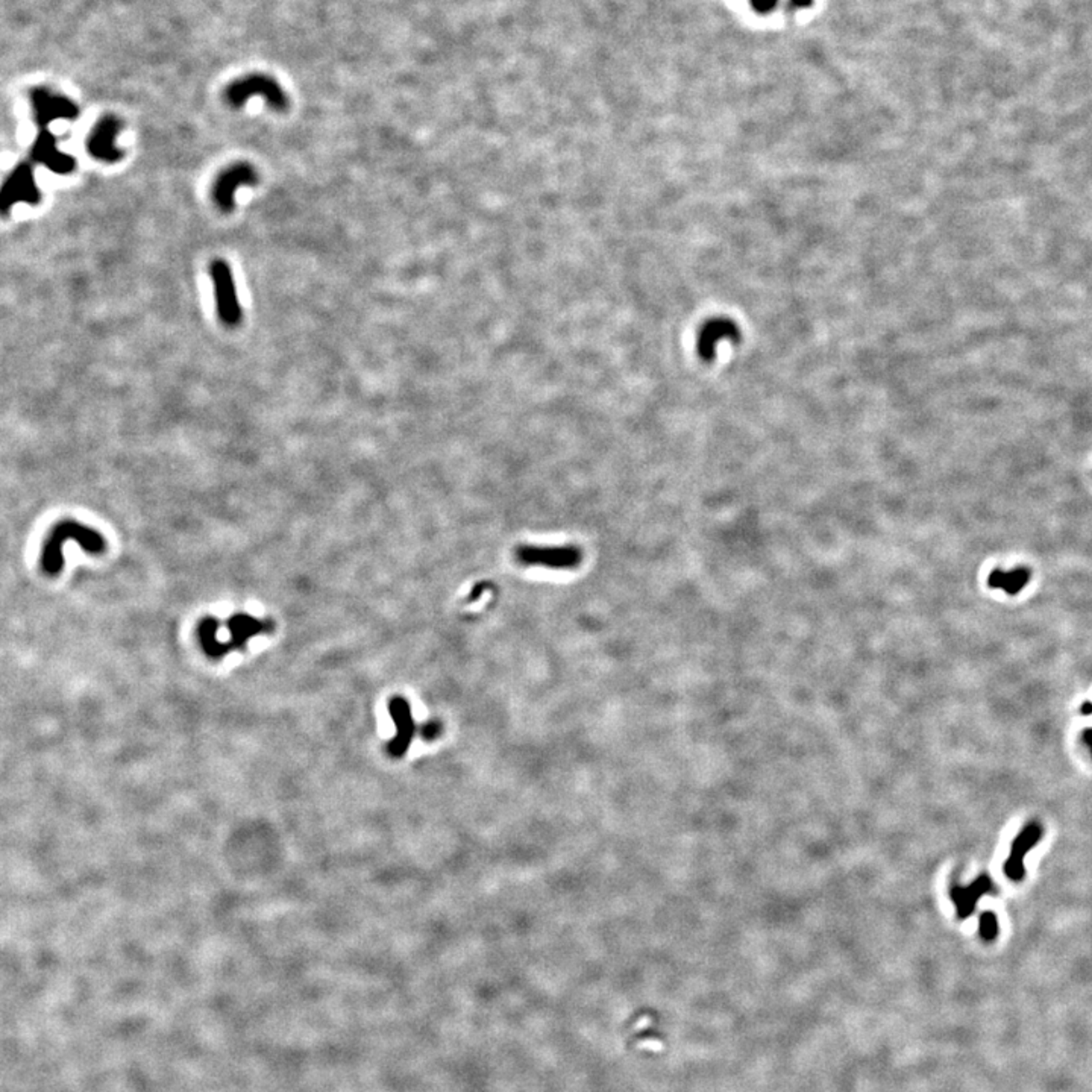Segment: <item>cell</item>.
Wrapping results in <instances>:
<instances>
[{
	"instance_id": "1",
	"label": "cell",
	"mask_w": 1092,
	"mask_h": 1092,
	"mask_svg": "<svg viewBox=\"0 0 1092 1092\" xmlns=\"http://www.w3.org/2000/svg\"><path fill=\"white\" fill-rule=\"evenodd\" d=\"M67 537L75 539L77 542L83 545V548L90 552H100L104 551V539L100 537L99 533L93 531L90 528L83 527L77 522L67 520L61 525L55 528L51 541H47L45 554H43V565L47 573L55 575L62 569V551L61 545Z\"/></svg>"
},
{
	"instance_id": "2",
	"label": "cell",
	"mask_w": 1092,
	"mask_h": 1092,
	"mask_svg": "<svg viewBox=\"0 0 1092 1092\" xmlns=\"http://www.w3.org/2000/svg\"><path fill=\"white\" fill-rule=\"evenodd\" d=\"M210 275L213 280L214 298L219 319L226 327H236L242 321V308L230 264L225 260H214L210 264Z\"/></svg>"
},
{
	"instance_id": "3",
	"label": "cell",
	"mask_w": 1092,
	"mask_h": 1092,
	"mask_svg": "<svg viewBox=\"0 0 1092 1092\" xmlns=\"http://www.w3.org/2000/svg\"><path fill=\"white\" fill-rule=\"evenodd\" d=\"M516 560L524 566H541L548 569H575L583 562V552L577 546H533L524 545L516 550Z\"/></svg>"
},
{
	"instance_id": "4",
	"label": "cell",
	"mask_w": 1092,
	"mask_h": 1092,
	"mask_svg": "<svg viewBox=\"0 0 1092 1092\" xmlns=\"http://www.w3.org/2000/svg\"><path fill=\"white\" fill-rule=\"evenodd\" d=\"M40 200H41V191L37 185L31 166L29 164L17 166L2 185L0 211L2 214H8L13 205H16L19 202L37 205Z\"/></svg>"
},
{
	"instance_id": "5",
	"label": "cell",
	"mask_w": 1092,
	"mask_h": 1092,
	"mask_svg": "<svg viewBox=\"0 0 1092 1092\" xmlns=\"http://www.w3.org/2000/svg\"><path fill=\"white\" fill-rule=\"evenodd\" d=\"M258 183L257 170L248 162H237L223 170L213 185V200L222 213H231L236 206V191L243 185Z\"/></svg>"
},
{
	"instance_id": "6",
	"label": "cell",
	"mask_w": 1092,
	"mask_h": 1092,
	"mask_svg": "<svg viewBox=\"0 0 1092 1092\" xmlns=\"http://www.w3.org/2000/svg\"><path fill=\"white\" fill-rule=\"evenodd\" d=\"M32 160L58 175H69L77 168V160L72 155L61 152L55 138L47 132L37 138L32 147Z\"/></svg>"
},
{
	"instance_id": "7",
	"label": "cell",
	"mask_w": 1092,
	"mask_h": 1092,
	"mask_svg": "<svg viewBox=\"0 0 1092 1092\" xmlns=\"http://www.w3.org/2000/svg\"><path fill=\"white\" fill-rule=\"evenodd\" d=\"M1042 830L1036 823L1025 825L1023 832L1016 836L1012 844L1010 855L1004 863V874L1014 882H1020L1024 877V857L1041 840Z\"/></svg>"
},
{
	"instance_id": "8",
	"label": "cell",
	"mask_w": 1092,
	"mask_h": 1092,
	"mask_svg": "<svg viewBox=\"0 0 1092 1092\" xmlns=\"http://www.w3.org/2000/svg\"><path fill=\"white\" fill-rule=\"evenodd\" d=\"M390 715L397 727V736L390 742L389 751L392 756L402 757L412 743L414 736V721H413L410 706L402 698H393L389 704Z\"/></svg>"
},
{
	"instance_id": "9",
	"label": "cell",
	"mask_w": 1092,
	"mask_h": 1092,
	"mask_svg": "<svg viewBox=\"0 0 1092 1092\" xmlns=\"http://www.w3.org/2000/svg\"><path fill=\"white\" fill-rule=\"evenodd\" d=\"M119 132V123L115 120H105L100 123L98 130L93 132L88 140V152L94 160L102 162H117L123 158V152L115 147V136Z\"/></svg>"
},
{
	"instance_id": "10",
	"label": "cell",
	"mask_w": 1092,
	"mask_h": 1092,
	"mask_svg": "<svg viewBox=\"0 0 1092 1092\" xmlns=\"http://www.w3.org/2000/svg\"><path fill=\"white\" fill-rule=\"evenodd\" d=\"M991 891H993V883H991V879L988 876L978 877L974 883H971L968 887H953L951 892H950V897H951V902L955 903L959 918L965 919V918L970 917L971 914L976 909L978 898L982 895L991 892Z\"/></svg>"
},
{
	"instance_id": "11",
	"label": "cell",
	"mask_w": 1092,
	"mask_h": 1092,
	"mask_svg": "<svg viewBox=\"0 0 1092 1092\" xmlns=\"http://www.w3.org/2000/svg\"><path fill=\"white\" fill-rule=\"evenodd\" d=\"M1031 577V569L1024 567V566L1015 567L1012 571L993 569V573H989L988 586L991 589H1001L1008 595H1016L1029 584Z\"/></svg>"
},
{
	"instance_id": "12",
	"label": "cell",
	"mask_w": 1092,
	"mask_h": 1092,
	"mask_svg": "<svg viewBox=\"0 0 1092 1092\" xmlns=\"http://www.w3.org/2000/svg\"><path fill=\"white\" fill-rule=\"evenodd\" d=\"M980 936L985 940H993L999 936V919L993 912H983L980 917Z\"/></svg>"
},
{
	"instance_id": "13",
	"label": "cell",
	"mask_w": 1092,
	"mask_h": 1092,
	"mask_svg": "<svg viewBox=\"0 0 1092 1092\" xmlns=\"http://www.w3.org/2000/svg\"><path fill=\"white\" fill-rule=\"evenodd\" d=\"M437 734H439V726H437L435 722H433V724H428V726L423 727V730H422V736H423L425 739H428V741L434 739Z\"/></svg>"
},
{
	"instance_id": "14",
	"label": "cell",
	"mask_w": 1092,
	"mask_h": 1092,
	"mask_svg": "<svg viewBox=\"0 0 1092 1092\" xmlns=\"http://www.w3.org/2000/svg\"><path fill=\"white\" fill-rule=\"evenodd\" d=\"M1084 742H1086V743L1089 745V748H1091V753H1092V728H1086V730H1084Z\"/></svg>"
},
{
	"instance_id": "15",
	"label": "cell",
	"mask_w": 1092,
	"mask_h": 1092,
	"mask_svg": "<svg viewBox=\"0 0 1092 1092\" xmlns=\"http://www.w3.org/2000/svg\"><path fill=\"white\" fill-rule=\"evenodd\" d=\"M1080 711H1082V713H1084V715H1091L1092 703H1089V701H1086V703H1084V706H1082V709H1080Z\"/></svg>"
},
{
	"instance_id": "16",
	"label": "cell",
	"mask_w": 1092,
	"mask_h": 1092,
	"mask_svg": "<svg viewBox=\"0 0 1092 1092\" xmlns=\"http://www.w3.org/2000/svg\"><path fill=\"white\" fill-rule=\"evenodd\" d=\"M794 2L798 7H804V5H809L812 0H794Z\"/></svg>"
}]
</instances>
